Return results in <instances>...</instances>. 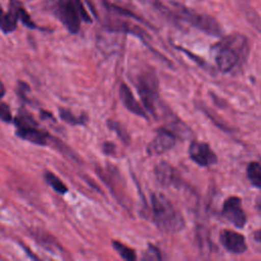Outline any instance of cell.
Wrapping results in <instances>:
<instances>
[{"label":"cell","mask_w":261,"mask_h":261,"mask_svg":"<svg viewBox=\"0 0 261 261\" xmlns=\"http://www.w3.org/2000/svg\"><path fill=\"white\" fill-rule=\"evenodd\" d=\"M5 95V87L3 85V83L0 81V99Z\"/></svg>","instance_id":"obj_27"},{"label":"cell","mask_w":261,"mask_h":261,"mask_svg":"<svg viewBox=\"0 0 261 261\" xmlns=\"http://www.w3.org/2000/svg\"><path fill=\"white\" fill-rule=\"evenodd\" d=\"M175 135L164 128H160L153 141L149 144L147 150L150 155H160L170 150L175 145Z\"/></svg>","instance_id":"obj_9"},{"label":"cell","mask_w":261,"mask_h":261,"mask_svg":"<svg viewBox=\"0 0 261 261\" xmlns=\"http://www.w3.org/2000/svg\"><path fill=\"white\" fill-rule=\"evenodd\" d=\"M255 240L258 241V242H261V229L258 230V231L255 233Z\"/></svg>","instance_id":"obj_28"},{"label":"cell","mask_w":261,"mask_h":261,"mask_svg":"<svg viewBox=\"0 0 261 261\" xmlns=\"http://www.w3.org/2000/svg\"><path fill=\"white\" fill-rule=\"evenodd\" d=\"M153 219L157 227L166 233H175L182 229L185 220L179 210L161 193L151 196Z\"/></svg>","instance_id":"obj_2"},{"label":"cell","mask_w":261,"mask_h":261,"mask_svg":"<svg viewBox=\"0 0 261 261\" xmlns=\"http://www.w3.org/2000/svg\"><path fill=\"white\" fill-rule=\"evenodd\" d=\"M17 19H19L24 25L30 29H37L36 23L32 20L30 14L25 10V8L21 5L18 0H10V9H9Z\"/></svg>","instance_id":"obj_14"},{"label":"cell","mask_w":261,"mask_h":261,"mask_svg":"<svg viewBox=\"0 0 261 261\" xmlns=\"http://www.w3.org/2000/svg\"><path fill=\"white\" fill-rule=\"evenodd\" d=\"M105 7L112 13H115V14H118V15H122V16H127V17H133L135 18L136 20H139V21H143L142 18L137 15L136 13H134L133 11L124 8V7H121V6H118L116 4H113V3H110V2H105Z\"/></svg>","instance_id":"obj_20"},{"label":"cell","mask_w":261,"mask_h":261,"mask_svg":"<svg viewBox=\"0 0 261 261\" xmlns=\"http://www.w3.org/2000/svg\"><path fill=\"white\" fill-rule=\"evenodd\" d=\"M14 124L16 126V136L22 140L40 146L48 144L50 135L39 126L38 122L28 111L20 110L14 118Z\"/></svg>","instance_id":"obj_4"},{"label":"cell","mask_w":261,"mask_h":261,"mask_svg":"<svg viewBox=\"0 0 261 261\" xmlns=\"http://www.w3.org/2000/svg\"><path fill=\"white\" fill-rule=\"evenodd\" d=\"M144 259H148V260H160L161 259V255H160V251L158 248L154 247L153 245H150L148 250L145 253Z\"/></svg>","instance_id":"obj_24"},{"label":"cell","mask_w":261,"mask_h":261,"mask_svg":"<svg viewBox=\"0 0 261 261\" xmlns=\"http://www.w3.org/2000/svg\"><path fill=\"white\" fill-rule=\"evenodd\" d=\"M59 116L62 120L65 122L72 124V125H79V124H85L88 120V116L85 114H82L80 116L74 115L71 111L65 109V108H59Z\"/></svg>","instance_id":"obj_18"},{"label":"cell","mask_w":261,"mask_h":261,"mask_svg":"<svg viewBox=\"0 0 261 261\" xmlns=\"http://www.w3.org/2000/svg\"><path fill=\"white\" fill-rule=\"evenodd\" d=\"M31 233L33 238L46 250L51 252H59L62 251V248L59 246L57 241L47 231L43 229H32Z\"/></svg>","instance_id":"obj_13"},{"label":"cell","mask_w":261,"mask_h":261,"mask_svg":"<svg viewBox=\"0 0 261 261\" xmlns=\"http://www.w3.org/2000/svg\"><path fill=\"white\" fill-rule=\"evenodd\" d=\"M138 91L142 98L144 106L153 114L156 113L157 81L151 73L142 74L138 81Z\"/></svg>","instance_id":"obj_6"},{"label":"cell","mask_w":261,"mask_h":261,"mask_svg":"<svg viewBox=\"0 0 261 261\" xmlns=\"http://www.w3.org/2000/svg\"><path fill=\"white\" fill-rule=\"evenodd\" d=\"M139 1H141V2L144 3L145 5L151 6L152 8L158 10L159 12L165 14L166 16H171V15H172V12L169 11L168 8H166V7L161 3L160 0H139Z\"/></svg>","instance_id":"obj_21"},{"label":"cell","mask_w":261,"mask_h":261,"mask_svg":"<svg viewBox=\"0 0 261 261\" xmlns=\"http://www.w3.org/2000/svg\"><path fill=\"white\" fill-rule=\"evenodd\" d=\"M55 11L61 22L72 34L80 31L81 20L92 21L82 0H57Z\"/></svg>","instance_id":"obj_3"},{"label":"cell","mask_w":261,"mask_h":261,"mask_svg":"<svg viewBox=\"0 0 261 261\" xmlns=\"http://www.w3.org/2000/svg\"><path fill=\"white\" fill-rule=\"evenodd\" d=\"M103 151L106 154H113L115 151V145L110 142H106L103 144Z\"/></svg>","instance_id":"obj_26"},{"label":"cell","mask_w":261,"mask_h":261,"mask_svg":"<svg viewBox=\"0 0 261 261\" xmlns=\"http://www.w3.org/2000/svg\"><path fill=\"white\" fill-rule=\"evenodd\" d=\"M119 97L127 110H129L130 112H133L136 115H139V116H142L145 118L147 117L144 109L139 104V102L134 98V95H133L130 89L125 84H121L119 87Z\"/></svg>","instance_id":"obj_12"},{"label":"cell","mask_w":261,"mask_h":261,"mask_svg":"<svg viewBox=\"0 0 261 261\" xmlns=\"http://www.w3.org/2000/svg\"><path fill=\"white\" fill-rule=\"evenodd\" d=\"M174 14L177 18L188 22L194 28L208 34L211 36H220L221 35V27L218 21L210 15L199 13L195 10L189 9L181 5H176Z\"/></svg>","instance_id":"obj_5"},{"label":"cell","mask_w":261,"mask_h":261,"mask_svg":"<svg viewBox=\"0 0 261 261\" xmlns=\"http://www.w3.org/2000/svg\"><path fill=\"white\" fill-rule=\"evenodd\" d=\"M154 173L156 179L162 186H175L179 181L175 169L167 162H160L155 167Z\"/></svg>","instance_id":"obj_11"},{"label":"cell","mask_w":261,"mask_h":261,"mask_svg":"<svg viewBox=\"0 0 261 261\" xmlns=\"http://www.w3.org/2000/svg\"><path fill=\"white\" fill-rule=\"evenodd\" d=\"M0 119L4 122H10L12 120V114L7 104L0 102Z\"/></svg>","instance_id":"obj_23"},{"label":"cell","mask_w":261,"mask_h":261,"mask_svg":"<svg viewBox=\"0 0 261 261\" xmlns=\"http://www.w3.org/2000/svg\"><path fill=\"white\" fill-rule=\"evenodd\" d=\"M219 240L221 245L233 254H243L247 250V244L244 236L234 230H221Z\"/></svg>","instance_id":"obj_10"},{"label":"cell","mask_w":261,"mask_h":261,"mask_svg":"<svg viewBox=\"0 0 261 261\" xmlns=\"http://www.w3.org/2000/svg\"><path fill=\"white\" fill-rule=\"evenodd\" d=\"M112 246L113 248L115 249V251L125 260H128V261H134L136 260L137 256H136V252L130 249L129 247H127L126 245L118 242V241H113L112 242Z\"/></svg>","instance_id":"obj_19"},{"label":"cell","mask_w":261,"mask_h":261,"mask_svg":"<svg viewBox=\"0 0 261 261\" xmlns=\"http://www.w3.org/2000/svg\"><path fill=\"white\" fill-rule=\"evenodd\" d=\"M17 25V18L16 16L9 10L8 12H5L0 7V30L5 33H11L16 29Z\"/></svg>","instance_id":"obj_15"},{"label":"cell","mask_w":261,"mask_h":261,"mask_svg":"<svg viewBox=\"0 0 261 261\" xmlns=\"http://www.w3.org/2000/svg\"><path fill=\"white\" fill-rule=\"evenodd\" d=\"M29 91H30V87L25 83H23V82L18 83V85H17V95L24 102H29L28 96H27V92H29Z\"/></svg>","instance_id":"obj_25"},{"label":"cell","mask_w":261,"mask_h":261,"mask_svg":"<svg viewBox=\"0 0 261 261\" xmlns=\"http://www.w3.org/2000/svg\"><path fill=\"white\" fill-rule=\"evenodd\" d=\"M108 126H109L111 129H113L114 132H116V134L121 138V140H123L124 142L128 141L129 137H128L126 130L124 129V127L120 125V123H118V122H116V121H109V122H108Z\"/></svg>","instance_id":"obj_22"},{"label":"cell","mask_w":261,"mask_h":261,"mask_svg":"<svg viewBox=\"0 0 261 261\" xmlns=\"http://www.w3.org/2000/svg\"><path fill=\"white\" fill-rule=\"evenodd\" d=\"M190 158L200 166H210L217 162V156L207 143L194 141L189 148Z\"/></svg>","instance_id":"obj_8"},{"label":"cell","mask_w":261,"mask_h":261,"mask_svg":"<svg viewBox=\"0 0 261 261\" xmlns=\"http://www.w3.org/2000/svg\"><path fill=\"white\" fill-rule=\"evenodd\" d=\"M212 51L217 67L228 72L246 59L249 52L248 40L244 35L232 34L215 44Z\"/></svg>","instance_id":"obj_1"},{"label":"cell","mask_w":261,"mask_h":261,"mask_svg":"<svg viewBox=\"0 0 261 261\" xmlns=\"http://www.w3.org/2000/svg\"><path fill=\"white\" fill-rule=\"evenodd\" d=\"M44 178H45V181L57 193L61 194V195H64L65 193L68 192V189H67V186L57 176L55 175L53 172L51 171H46L44 173Z\"/></svg>","instance_id":"obj_16"},{"label":"cell","mask_w":261,"mask_h":261,"mask_svg":"<svg viewBox=\"0 0 261 261\" xmlns=\"http://www.w3.org/2000/svg\"><path fill=\"white\" fill-rule=\"evenodd\" d=\"M247 176L251 184L261 189V164L252 161L247 166Z\"/></svg>","instance_id":"obj_17"},{"label":"cell","mask_w":261,"mask_h":261,"mask_svg":"<svg viewBox=\"0 0 261 261\" xmlns=\"http://www.w3.org/2000/svg\"><path fill=\"white\" fill-rule=\"evenodd\" d=\"M222 216L236 227L242 228L247 222V216L239 197L231 196L227 198L222 206Z\"/></svg>","instance_id":"obj_7"}]
</instances>
